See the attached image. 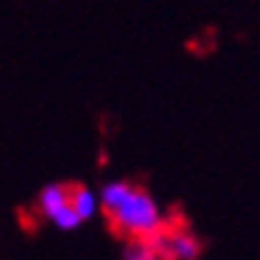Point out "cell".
Segmentation results:
<instances>
[{
  "label": "cell",
  "mask_w": 260,
  "mask_h": 260,
  "mask_svg": "<svg viewBox=\"0 0 260 260\" xmlns=\"http://www.w3.org/2000/svg\"><path fill=\"white\" fill-rule=\"evenodd\" d=\"M101 212L109 220L114 234L125 236H149L162 231L168 223L162 218V210L157 199L146 188H141L130 181H109L99 191Z\"/></svg>",
  "instance_id": "obj_1"
},
{
  "label": "cell",
  "mask_w": 260,
  "mask_h": 260,
  "mask_svg": "<svg viewBox=\"0 0 260 260\" xmlns=\"http://www.w3.org/2000/svg\"><path fill=\"white\" fill-rule=\"evenodd\" d=\"M149 242L154 244L159 260H199L202 255V242L188 229L178 226H165L162 231L151 234Z\"/></svg>",
  "instance_id": "obj_3"
},
{
  "label": "cell",
  "mask_w": 260,
  "mask_h": 260,
  "mask_svg": "<svg viewBox=\"0 0 260 260\" xmlns=\"http://www.w3.org/2000/svg\"><path fill=\"white\" fill-rule=\"evenodd\" d=\"M38 210L58 231H75L80 223H85L72 207V183H48L38 194Z\"/></svg>",
  "instance_id": "obj_2"
},
{
  "label": "cell",
  "mask_w": 260,
  "mask_h": 260,
  "mask_svg": "<svg viewBox=\"0 0 260 260\" xmlns=\"http://www.w3.org/2000/svg\"><path fill=\"white\" fill-rule=\"evenodd\" d=\"M122 260H159V255L146 236H130L122 244Z\"/></svg>",
  "instance_id": "obj_5"
},
{
  "label": "cell",
  "mask_w": 260,
  "mask_h": 260,
  "mask_svg": "<svg viewBox=\"0 0 260 260\" xmlns=\"http://www.w3.org/2000/svg\"><path fill=\"white\" fill-rule=\"evenodd\" d=\"M72 207L77 210V215L82 220H90L101 210V199L85 183H72Z\"/></svg>",
  "instance_id": "obj_4"
}]
</instances>
